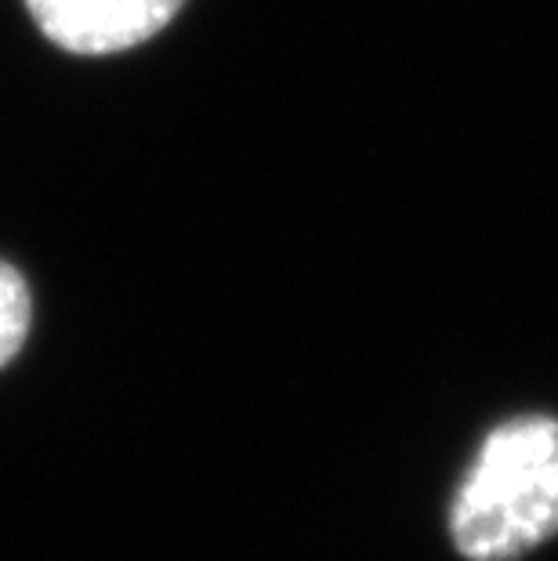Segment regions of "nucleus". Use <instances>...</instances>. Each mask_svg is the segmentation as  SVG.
Here are the masks:
<instances>
[{
  "label": "nucleus",
  "instance_id": "obj_1",
  "mask_svg": "<svg viewBox=\"0 0 558 561\" xmlns=\"http://www.w3.org/2000/svg\"><path fill=\"white\" fill-rule=\"evenodd\" d=\"M446 540L460 561H526L558 540V413L486 427L449 493Z\"/></svg>",
  "mask_w": 558,
  "mask_h": 561
},
{
  "label": "nucleus",
  "instance_id": "obj_3",
  "mask_svg": "<svg viewBox=\"0 0 558 561\" xmlns=\"http://www.w3.org/2000/svg\"><path fill=\"white\" fill-rule=\"evenodd\" d=\"M30 327H33L30 283L22 279V272L15 265H8L0 257V369L22 352V344L30 337Z\"/></svg>",
  "mask_w": 558,
  "mask_h": 561
},
{
  "label": "nucleus",
  "instance_id": "obj_2",
  "mask_svg": "<svg viewBox=\"0 0 558 561\" xmlns=\"http://www.w3.org/2000/svg\"><path fill=\"white\" fill-rule=\"evenodd\" d=\"M47 41L73 55H113L152 41L185 0H22Z\"/></svg>",
  "mask_w": 558,
  "mask_h": 561
}]
</instances>
